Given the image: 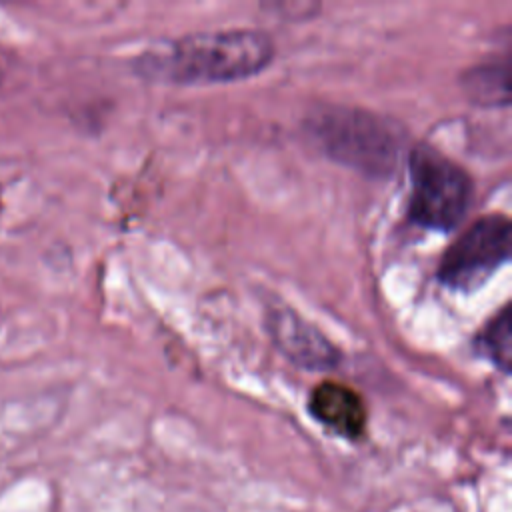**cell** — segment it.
<instances>
[{"label": "cell", "instance_id": "obj_1", "mask_svg": "<svg viewBox=\"0 0 512 512\" xmlns=\"http://www.w3.org/2000/svg\"><path fill=\"white\" fill-rule=\"evenodd\" d=\"M274 58V44L260 30H216L186 34L140 52L134 70L170 84L232 82L258 74Z\"/></svg>", "mask_w": 512, "mask_h": 512}, {"label": "cell", "instance_id": "obj_2", "mask_svg": "<svg viewBox=\"0 0 512 512\" xmlns=\"http://www.w3.org/2000/svg\"><path fill=\"white\" fill-rule=\"evenodd\" d=\"M306 132L332 160L368 176H386L404 148V130L386 116L350 106H326L312 112Z\"/></svg>", "mask_w": 512, "mask_h": 512}, {"label": "cell", "instance_id": "obj_3", "mask_svg": "<svg viewBox=\"0 0 512 512\" xmlns=\"http://www.w3.org/2000/svg\"><path fill=\"white\" fill-rule=\"evenodd\" d=\"M408 174L410 222L436 232L454 230L472 200L474 184L470 174L458 162L426 144L412 148Z\"/></svg>", "mask_w": 512, "mask_h": 512}, {"label": "cell", "instance_id": "obj_4", "mask_svg": "<svg viewBox=\"0 0 512 512\" xmlns=\"http://www.w3.org/2000/svg\"><path fill=\"white\" fill-rule=\"evenodd\" d=\"M510 220L504 214H486L474 220L444 252L436 276L460 292L478 290L510 258Z\"/></svg>", "mask_w": 512, "mask_h": 512}, {"label": "cell", "instance_id": "obj_5", "mask_svg": "<svg viewBox=\"0 0 512 512\" xmlns=\"http://www.w3.org/2000/svg\"><path fill=\"white\" fill-rule=\"evenodd\" d=\"M270 338L278 350L304 370H330L338 364L336 346L292 308H270L266 318Z\"/></svg>", "mask_w": 512, "mask_h": 512}, {"label": "cell", "instance_id": "obj_6", "mask_svg": "<svg viewBox=\"0 0 512 512\" xmlns=\"http://www.w3.org/2000/svg\"><path fill=\"white\" fill-rule=\"evenodd\" d=\"M308 412L322 426L350 440L362 436L366 430L368 412L362 396L338 380H322L312 388Z\"/></svg>", "mask_w": 512, "mask_h": 512}, {"label": "cell", "instance_id": "obj_7", "mask_svg": "<svg viewBox=\"0 0 512 512\" xmlns=\"http://www.w3.org/2000/svg\"><path fill=\"white\" fill-rule=\"evenodd\" d=\"M462 88L476 104L504 106L508 104V62L492 60L476 64L462 74Z\"/></svg>", "mask_w": 512, "mask_h": 512}, {"label": "cell", "instance_id": "obj_8", "mask_svg": "<svg viewBox=\"0 0 512 512\" xmlns=\"http://www.w3.org/2000/svg\"><path fill=\"white\" fill-rule=\"evenodd\" d=\"M476 350L488 358L498 370H510L512 334H510V306H502L500 312L478 332Z\"/></svg>", "mask_w": 512, "mask_h": 512}]
</instances>
